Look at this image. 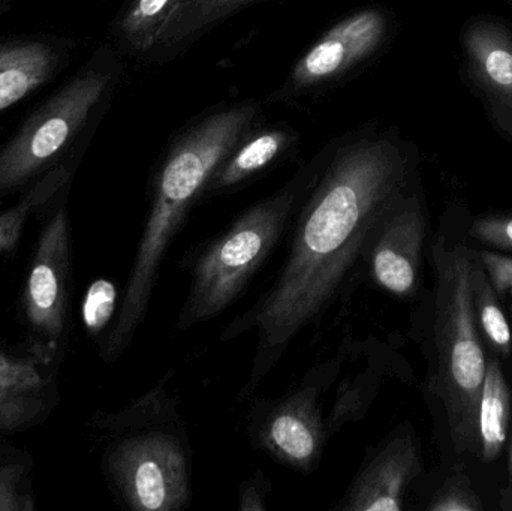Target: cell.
Instances as JSON below:
<instances>
[{
  "label": "cell",
  "instance_id": "obj_29",
  "mask_svg": "<svg viewBox=\"0 0 512 511\" xmlns=\"http://www.w3.org/2000/svg\"><path fill=\"white\" fill-rule=\"evenodd\" d=\"M507 294H510V297H511V300H512V288H511V290H510V291H508V293H507Z\"/></svg>",
  "mask_w": 512,
  "mask_h": 511
},
{
  "label": "cell",
  "instance_id": "obj_28",
  "mask_svg": "<svg viewBox=\"0 0 512 511\" xmlns=\"http://www.w3.org/2000/svg\"><path fill=\"white\" fill-rule=\"evenodd\" d=\"M501 507L505 511L512 510V438L510 443V477H508L507 489L502 494Z\"/></svg>",
  "mask_w": 512,
  "mask_h": 511
},
{
  "label": "cell",
  "instance_id": "obj_1",
  "mask_svg": "<svg viewBox=\"0 0 512 511\" xmlns=\"http://www.w3.org/2000/svg\"><path fill=\"white\" fill-rule=\"evenodd\" d=\"M409 188V161L388 135L354 132L318 155L315 176L288 231L282 266L267 291L222 330V344L255 333L251 399L295 339L354 294L382 216Z\"/></svg>",
  "mask_w": 512,
  "mask_h": 511
},
{
  "label": "cell",
  "instance_id": "obj_24",
  "mask_svg": "<svg viewBox=\"0 0 512 511\" xmlns=\"http://www.w3.org/2000/svg\"><path fill=\"white\" fill-rule=\"evenodd\" d=\"M472 239L499 251H512V215L475 219L469 228Z\"/></svg>",
  "mask_w": 512,
  "mask_h": 511
},
{
  "label": "cell",
  "instance_id": "obj_8",
  "mask_svg": "<svg viewBox=\"0 0 512 511\" xmlns=\"http://www.w3.org/2000/svg\"><path fill=\"white\" fill-rule=\"evenodd\" d=\"M388 27L387 15L381 9L352 12L297 60L277 99L315 93L342 80L382 47Z\"/></svg>",
  "mask_w": 512,
  "mask_h": 511
},
{
  "label": "cell",
  "instance_id": "obj_14",
  "mask_svg": "<svg viewBox=\"0 0 512 511\" xmlns=\"http://www.w3.org/2000/svg\"><path fill=\"white\" fill-rule=\"evenodd\" d=\"M56 48L45 42L0 44V111L12 107L53 77Z\"/></svg>",
  "mask_w": 512,
  "mask_h": 511
},
{
  "label": "cell",
  "instance_id": "obj_7",
  "mask_svg": "<svg viewBox=\"0 0 512 511\" xmlns=\"http://www.w3.org/2000/svg\"><path fill=\"white\" fill-rule=\"evenodd\" d=\"M117 74L113 63L90 66L30 114L0 152V191L27 182L69 146Z\"/></svg>",
  "mask_w": 512,
  "mask_h": 511
},
{
  "label": "cell",
  "instance_id": "obj_13",
  "mask_svg": "<svg viewBox=\"0 0 512 511\" xmlns=\"http://www.w3.org/2000/svg\"><path fill=\"white\" fill-rule=\"evenodd\" d=\"M298 144V132L288 126H252L221 162L204 194H233L280 164Z\"/></svg>",
  "mask_w": 512,
  "mask_h": 511
},
{
  "label": "cell",
  "instance_id": "obj_12",
  "mask_svg": "<svg viewBox=\"0 0 512 511\" xmlns=\"http://www.w3.org/2000/svg\"><path fill=\"white\" fill-rule=\"evenodd\" d=\"M469 68L487 96L493 117L512 137V35L492 21H477L466 29Z\"/></svg>",
  "mask_w": 512,
  "mask_h": 511
},
{
  "label": "cell",
  "instance_id": "obj_26",
  "mask_svg": "<svg viewBox=\"0 0 512 511\" xmlns=\"http://www.w3.org/2000/svg\"><path fill=\"white\" fill-rule=\"evenodd\" d=\"M477 258L486 270L496 294H507L512 288V258L492 251H481Z\"/></svg>",
  "mask_w": 512,
  "mask_h": 511
},
{
  "label": "cell",
  "instance_id": "obj_3",
  "mask_svg": "<svg viewBox=\"0 0 512 511\" xmlns=\"http://www.w3.org/2000/svg\"><path fill=\"white\" fill-rule=\"evenodd\" d=\"M435 290L429 390L441 402L454 452H477V411L486 351L472 305V252L438 236L430 248Z\"/></svg>",
  "mask_w": 512,
  "mask_h": 511
},
{
  "label": "cell",
  "instance_id": "obj_16",
  "mask_svg": "<svg viewBox=\"0 0 512 511\" xmlns=\"http://www.w3.org/2000/svg\"><path fill=\"white\" fill-rule=\"evenodd\" d=\"M511 417V390L498 359L487 362L477 411V453L493 462L508 440Z\"/></svg>",
  "mask_w": 512,
  "mask_h": 511
},
{
  "label": "cell",
  "instance_id": "obj_15",
  "mask_svg": "<svg viewBox=\"0 0 512 511\" xmlns=\"http://www.w3.org/2000/svg\"><path fill=\"white\" fill-rule=\"evenodd\" d=\"M378 341L363 342L364 365L346 375L334 390L333 402L327 413V428L330 438L348 423L360 422L366 417L378 396L387 375V359L376 354Z\"/></svg>",
  "mask_w": 512,
  "mask_h": 511
},
{
  "label": "cell",
  "instance_id": "obj_27",
  "mask_svg": "<svg viewBox=\"0 0 512 511\" xmlns=\"http://www.w3.org/2000/svg\"><path fill=\"white\" fill-rule=\"evenodd\" d=\"M21 467H8L0 470V510L21 509L15 497V486L20 479Z\"/></svg>",
  "mask_w": 512,
  "mask_h": 511
},
{
  "label": "cell",
  "instance_id": "obj_21",
  "mask_svg": "<svg viewBox=\"0 0 512 511\" xmlns=\"http://www.w3.org/2000/svg\"><path fill=\"white\" fill-rule=\"evenodd\" d=\"M429 511H483L481 498L475 494L471 479L463 471L451 474L430 498Z\"/></svg>",
  "mask_w": 512,
  "mask_h": 511
},
{
  "label": "cell",
  "instance_id": "obj_5",
  "mask_svg": "<svg viewBox=\"0 0 512 511\" xmlns=\"http://www.w3.org/2000/svg\"><path fill=\"white\" fill-rule=\"evenodd\" d=\"M174 372L132 402L116 420L125 434L105 468L120 500L134 511H182L192 501V447L179 396L171 392Z\"/></svg>",
  "mask_w": 512,
  "mask_h": 511
},
{
  "label": "cell",
  "instance_id": "obj_22",
  "mask_svg": "<svg viewBox=\"0 0 512 511\" xmlns=\"http://www.w3.org/2000/svg\"><path fill=\"white\" fill-rule=\"evenodd\" d=\"M117 291L113 282L99 279L90 285L83 305V318L87 329L99 333L113 317L116 309Z\"/></svg>",
  "mask_w": 512,
  "mask_h": 511
},
{
  "label": "cell",
  "instance_id": "obj_17",
  "mask_svg": "<svg viewBox=\"0 0 512 511\" xmlns=\"http://www.w3.org/2000/svg\"><path fill=\"white\" fill-rule=\"evenodd\" d=\"M186 0H131L120 15L122 41L138 54L156 51L168 24Z\"/></svg>",
  "mask_w": 512,
  "mask_h": 511
},
{
  "label": "cell",
  "instance_id": "obj_10",
  "mask_svg": "<svg viewBox=\"0 0 512 511\" xmlns=\"http://www.w3.org/2000/svg\"><path fill=\"white\" fill-rule=\"evenodd\" d=\"M421 473L420 441L411 423H402L367 452L360 470L333 510L402 511L406 495Z\"/></svg>",
  "mask_w": 512,
  "mask_h": 511
},
{
  "label": "cell",
  "instance_id": "obj_18",
  "mask_svg": "<svg viewBox=\"0 0 512 511\" xmlns=\"http://www.w3.org/2000/svg\"><path fill=\"white\" fill-rule=\"evenodd\" d=\"M254 2L258 0H186L168 24L156 51H167L185 44Z\"/></svg>",
  "mask_w": 512,
  "mask_h": 511
},
{
  "label": "cell",
  "instance_id": "obj_11",
  "mask_svg": "<svg viewBox=\"0 0 512 511\" xmlns=\"http://www.w3.org/2000/svg\"><path fill=\"white\" fill-rule=\"evenodd\" d=\"M68 257V221L65 210H59L42 231L27 281V314L48 335H60L63 329Z\"/></svg>",
  "mask_w": 512,
  "mask_h": 511
},
{
  "label": "cell",
  "instance_id": "obj_2",
  "mask_svg": "<svg viewBox=\"0 0 512 511\" xmlns=\"http://www.w3.org/2000/svg\"><path fill=\"white\" fill-rule=\"evenodd\" d=\"M255 101L237 102L204 114L171 141L149 186V209L126 282L119 315L105 345L117 359L131 345L149 311L161 267L191 210L204 200L216 168L237 141L258 123Z\"/></svg>",
  "mask_w": 512,
  "mask_h": 511
},
{
  "label": "cell",
  "instance_id": "obj_6",
  "mask_svg": "<svg viewBox=\"0 0 512 511\" xmlns=\"http://www.w3.org/2000/svg\"><path fill=\"white\" fill-rule=\"evenodd\" d=\"M351 347V339L346 336L330 359L312 366L283 395L254 401L249 411L248 437L255 450L304 476L319 467L331 440L324 396L342 375Z\"/></svg>",
  "mask_w": 512,
  "mask_h": 511
},
{
  "label": "cell",
  "instance_id": "obj_25",
  "mask_svg": "<svg viewBox=\"0 0 512 511\" xmlns=\"http://www.w3.org/2000/svg\"><path fill=\"white\" fill-rule=\"evenodd\" d=\"M273 486L264 470H256L254 474L243 479L239 486V504L237 510L240 511H267L268 497H270Z\"/></svg>",
  "mask_w": 512,
  "mask_h": 511
},
{
  "label": "cell",
  "instance_id": "obj_19",
  "mask_svg": "<svg viewBox=\"0 0 512 511\" xmlns=\"http://www.w3.org/2000/svg\"><path fill=\"white\" fill-rule=\"evenodd\" d=\"M471 288L475 320L481 335L499 354L510 356L512 351L510 324L499 305V296L475 254H472Z\"/></svg>",
  "mask_w": 512,
  "mask_h": 511
},
{
  "label": "cell",
  "instance_id": "obj_4",
  "mask_svg": "<svg viewBox=\"0 0 512 511\" xmlns=\"http://www.w3.org/2000/svg\"><path fill=\"white\" fill-rule=\"evenodd\" d=\"M318 167V156L270 197L243 210L228 227L183 258L189 288L177 332L215 320L248 290L283 239Z\"/></svg>",
  "mask_w": 512,
  "mask_h": 511
},
{
  "label": "cell",
  "instance_id": "obj_23",
  "mask_svg": "<svg viewBox=\"0 0 512 511\" xmlns=\"http://www.w3.org/2000/svg\"><path fill=\"white\" fill-rule=\"evenodd\" d=\"M41 384V377L32 365L0 354V399L29 392Z\"/></svg>",
  "mask_w": 512,
  "mask_h": 511
},
{
  "label": "cell",
  "instance_id": "obj_9",
  "mask_svg": "<svg viewBox=\"0 0 512 511\" xmlns=\"http://www.w3.org/2000/svg\"><path fill=\"white\" fill-rule=\"evenodd\" d=\"M427 212L418 192L406 189L382 216L367 251L370 281L390 296L411 300L423 276Z\"/></svg>",
  "mask_w": 512,
  "mask_h": 511
},
{
  "label": "cell",
  "instance_id": "obj_20",
  "mask_svg": "<svg viewBox=\"0 0 512 511\" xmlns=\"http://www.w3.org/2000/svg\"><path fill=\"white\" fill-rule=\"evenodd\" d=\"M68 180L69 171L65 167L51 171L41 182H38L35 188L27 192L26 197L17 206L0 215V252L11 249L15 245L27 216L36 207L50 200Z\"/></svg>",
  "mask_w": 512,
  "mask_h": 511
}]
</instances>
